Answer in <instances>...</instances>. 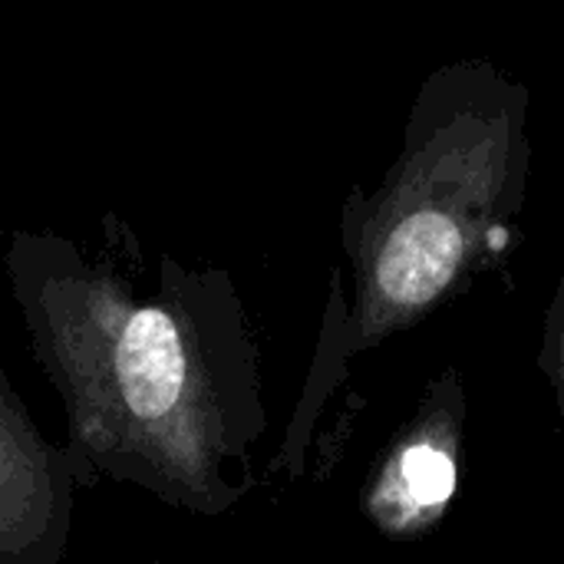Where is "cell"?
<instances>
[{
    "label": "cell",
    "mask_w": 564,
    "mask_h": 564,
    "mask_svg": "<svg viewBox=\"0 0 564 564\" xmlns=\"http://www.w3.org/2000/svg\"><path fill=\"white\" fill-rule=\"evenodd\" d=\"M36 364L63 400L69 466L195 512L225 516L241 482V347L225 278L169 264L139 288L59 238L7 254Z\"/></svg>",
    "instance_id": "cell-1"
},
{
    "label": "cell",
    "mask_w": 564,
    "mask_h": 564,
    "mask_svg": "<svg viewBox=\"0 0 564 564\" xmlns=\"http://www.w3.org/2000/svg\"><path fill=\"white\" fill-rule=\"evenodd\" d=\"M69 522V459L53 449L0 370V564L59 558Z\"/></svg>",
    "instance_id": "cell-2"
},
{
    "label": "cell",
    "mask_w": 564,
    "mask_h": 564,
    "mask_svg": "<svg viewBox=\"0 0 564 564\" xmlns=\"http://www.w3.org/2000/svg\"><path fill=\"white\" fill-rule=\"evenodd\" d=\"M463 258V231L443 212H416L403 218L377 258V288L397 307L433 301Z\"/></svg>",
    "instance_id": "cell-3"
},
{
    "label": "cell",
    "mask_w": 564,
    "mask_h": 564,
    "mask_svg": "<svg viewBox=\"0 0 564 564\" xmlns=\"http://www.w3.org/2000/svg\"><path fill=\"white\" fill-rule=\"evenodd\" d=\"M403 482L420 506H443L456 489V466L433 446H413L403 456Z\"/></svg>",
    "instance_id": "cell-4"
}]
</instances>
